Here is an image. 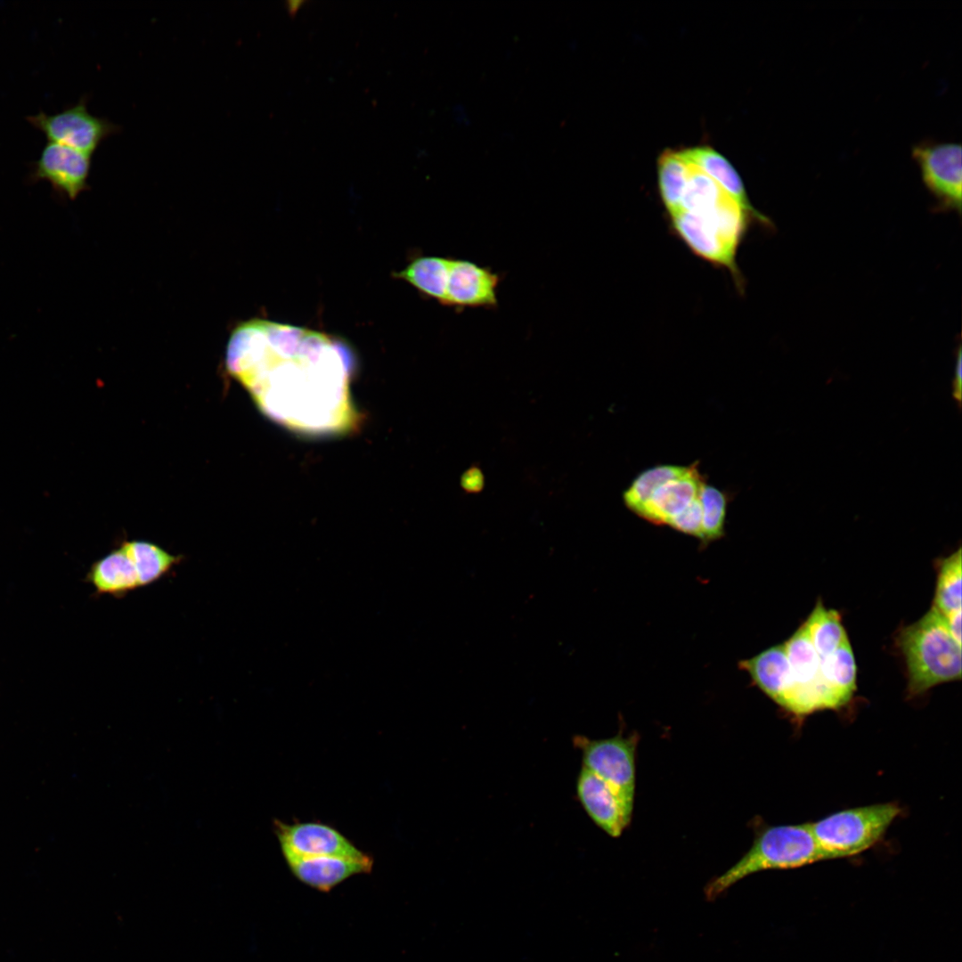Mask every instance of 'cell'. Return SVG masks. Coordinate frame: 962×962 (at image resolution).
Instances as JSON below:
<instances>
[{
	"instance_id": "obj_32",
	"label": "cell",
	"mask_w": 962,
	"mask_h": 962,
	"mask_svg": "<svg viewBox=\"0 0 962 962\" xmlns=\"http://www.w3.org/2000/svg\"><path fill=\"white\" fill-rule=\"evenodd\" d=\"M303 3V1H289L287 3L289 12L291 15H294Z\"/></svg>"
},
{
	"instance_id": "obj_4",
	"label": "cell",
	"mask_w": 962,
	"mask_h": 962,
	"mask_svg": "<svg viewBox=\"0 0 962 962\" xmlns=\"http://www.w3.org/2000/svg\"><path fill=\"white\" fill-rule=\"evenodd\" d=\"M894 803L843 810L810 823L824 860L858 855L882 839L900 814Z\"/></svg>"
},
{
	"instance_id": "obj_1",
	"label": "cell",
	"mask_w": 962,
	"mask_h": 962,
	"mask_svg": "<svg viewBox=\"0 0 962 962\" xmlns=\"http://www.w3.org/2000/svg\"><path fill=\"white\" fill-rule=\"evenodd\" d=\"M225 366L259 411L292 433L344 436L362 424L351 389L355 355L327 334L249 320L232 330Z\"/></svg>"
},
{
	"instance_id": "obj_6",
	"label": "cell",
	"mask_w": 962,
	"mask_h": 962,
	"mask_svg": "<svg viewBox=\"0 0 962 962\" xmlns=\"http://www.w3.org/2000/svg\"><path fill=\"white\" fill-rule=\"evenodd\" d=\"M637 734H617L603 739L577 735L573 742L582 752L583 767L600 778L625 800L634 803Z\"/></svg>"
},
{
	"instance_id": "obj_22",
	"label": "cell",
	"mask_w": 962,
	"mask_h": 962,
	"mask_svg": "<svg viewBox=\"0 0 962 962\" xmlns=\"http://www.w3.org/2000/svg\"><path fill=\"white\" fill-rule=\"evenodd\" d=\"M803 624L819 658L828 656L848 640L841 615L836 609L827 608L821 599H818Z\"/></svg>"
},
{
	"instance_id": "obj_29",
	"label": "cell",
	"mask_w": 962,
	"mask_h": 962,
	"mask_svg": "<svg viewBox=\"0 0 962 962\" xmlns=\"http://www.w3.org/2000/svg\"><path fill=\"white\" fill-rule=\"evenodd\" d=\"M483 481L484 479L480 470L477 469H471L463 475L461 485L464 489L470 492H476L482 488Z\"/></svg>"
},
{
	"instance_id": "obj_27",
	"label": "cell",
	"mask_w": 962,
	"mask_h": 962,
	"mask_svg": "<svg viewBox=\"0 0 962 962\" xmlns=\"http://www.w3.org/2000/svg\"><path fill=\"white\" fill-rule=\"evenodd\" d=\"M702 508V536L704 541L720 538L723 534L728 496L717 487L703 483L699 492Z\"/></svg>"
},
{
	"instance_id": "obj_28",
	"label": "cell",
	"mask_w": 962,
	"mask_h": 962,
	"mask_svg": "<svg viewBox=\"0 0 962 962\" xmlns=\"http://www.w3.org/2000/svg\"><path fill=\"white\" fill-rule=\"evenodd\" d=\"M667 525L686 534L694 535L701 539L702 508L699 495L681 513L671 518Z\"/></svg>"
},
{
	"instance_id": "obj_16",
	"label": "cell",
	"mask_w": 962,
	"mask_h": 962,
	"mask_svg": "<svg viewBox=\"0 0 962 962\" xmlns=\"http://www.w3.org/2000/svg\"><path fill=\"white\" fill-rule=\"evenodd\" d=\"M682 157L692 163L713 180L753 217L762 224L770 221L750 204L740 176L729 160L708 146H697L681 151Z\"/></svg>"
},
{
	"instance_id": "obj_2",
	"label": "cell",
	"mask_w": 962,
	"mask_h": 962,
	"mask_svg": "<svg viewBox=\"0 0 962 962\" xmlns=\"http://www.w3.org/2000/svg\"><path fill=\"white\" fill-rule=\"evenodd\" d=\"M907 671V691L920 696L939 684L960 680L961 645L951 636L945 619L931 607L919 620L902 628L896 638Z\"/></svg>"
},
{
	"instance_id": "obj_15",
	"label": "cell",
	"mask_w": 962,
	"mask_h": 962,
	"mask_svg": "<svg viewBox=\"0 0 962 962\" xmlns=\"http://www.w3.org/2000/svg\"><path fill=\"white\" fill-rule=\"evenodd\" d=\"M704 482L696 461L685 474L656 488L637 515L654 524L667 525L698 497Z\"/></svg>"
},
{
	"instance_id": "obj_17",
	"label": "cell",
	"mask_w": 962,
	"mask_h": 962,
	"mask_svg": "<svg viewBox=\"0 0 962 962\" xmlns=\"http://www.w3.org/2000/svg\"><path fill=\"white\" fill-rule=\"evenodd\" d=\"M754 683L782 706L791 686V672L784 644L773 646L741 662Z\"/></svg>"
},
{
	"instance_id": "obj_12",
	"label": "cell",
	"mask_w": 962,
	"mask_h": 962,
	"mask_svg": "<svg viewBox=\"0 0 962 962\" xmlns=\"http://www.w3.org/2000/svg\"><path fill=\"white\" fill-rule=\"evenodd\" d=\"M90 166V155L48 142L33 164L29 178L47 181L56 192L73 200L86 190Z\"/></svg>"
},
{
	"instance_id": "obj_5",
	"label": "cell",
	"mask_w": 962,
	"mask_h": 962,
	"mask_svg": "<svg viewBox=\"0 0 962 962\" xmlns=\"http://www.w3.org/2000/svg\"><path fill=\"white\" fill-rule=\"evenodd\" d=\"M791 672V686L782 708L803 719L815 712L837 710L844 705L827 684L820 659L803 624L783 642Z\"/></svg>"
},
{
	"instance_id": "obj_9",
	"label": "cell",
	"mask_w": 962,
	"mask_h": 962,
	"mask_svg": "<svg viewBox=\"0 0 962 962\" xmlns=\"http://www.w3.org/2000/svg\"><path fill=\"white\" fill-rule=\"evenodd\" d=\"M504 273L461 257L450 258L444 306L461 314L466 309H497L498 288Z\"/></svg>"
},
{
	"instance_id": "obj_25",
	"label": "cell",
	"mask_w": 962,
	"mask_h": 962,
	"mask_svg": "<svg viewBox=\"0 0 962 962\" xmlns=\"http://www.w3.org/2000/svg\"><path fill=\"white\" fill-rule=\"evenodd\" d=\"M689 466L657 465L640 473L623 494L625 506L635 514L654 491L664 483L685 474Z\"/></svg>"
},
{
	"instance_id": "obj_10",
	"label": "cell",
	"mask_w": 962,
	"mask_h": 962,
	"mask_svg": "<svg viewBox=\"0 0 962 962\" xmlns=\"http://www.w3.org/2000/svg\"><path fill=\"white\" fill-rule=\"evenodd\" d=\"M670 227L697 257L727 269L737 289L743 290V278L736 263L737 250L722 239L706 216L680 210L670 216Z\"/></svg>"
},
{
	"instance_id": "obj_14",
	"label": "cell",
	"mask_w": 962,
	"mask_h": 962,
	"mask_svg": "<svg viewBox=\"0 0 962 962\" xmlns=\"http://www.w3.org/2000/svg\"><path fill=\"white\" fill-rule=\"evenodd\" d=\"M292 874L302 883L321 892H330L346 879L359 874L370 873L373 860L336 857H303L281 849Z\"/></svg>"
},
{
	"instance_id": "obj_23",
	"label": "cell",
	"mask_w": 962,
	"mask_h": 962,
	"mask_svg": "<svg viewBox=\"0 0 962 962\" xmlns=\"http://www.w3.org/2000/svg\"><path fill=\"white\" fill-rule=\"evenodd\" d=\"M688 161L681 151H664L657 160L658 188L669 216L681 210L686 186Z\"/></svg>"
},
{
	"instance_id": "obj_26",
	"label": "cell",
	"mask_w": 962,
	"mask_h": 962,
	"mask_svg": "<svg viewBox=\"0 0 962 962\" xmlns=\"http://www.w3.org/2000/svg\"><path fill=\"white\" fill-rule=\"evenodd\" d=\"M686 186L681 210L699 213L713 208L726 194L720 185L697 167L689 162Z\"/></svg>"
},
{
	"instance_id": "obj_30",
	"label": "cell",
	"mask_w": 962,
	"mask_h": 962,
	"mask_svg": "<svg viewBox=\"0 0 962 962\" xmlns=\"http://www.w3.org/2000/svg\"><path fill=\"white\" fill-rule=\"evenodd\" d=\"M961 358H962L961 348L959 347L958 350V354H957V360H956V365H955V373H954V379H953V382H952V395H953L954 399L958 403V407H960V405H961V397H962V395H961V392H962V388H961V383H962L961 382V380H962V361H961Z\"/></svg>"
},
{
	"instance_id": "obj_7",
	"label": "cell",
	"mask_w": 962,
	"mask_h": 962,
	"mask_svg": "<svg viewBox=\"0 0 962 962\" xmlns=\"http://www.w3.org/2000/svg\"><path fill=\"white\" fill-rule=\"evenodd\" d=\"M35 128L40 130L48 142L62 144L87 155L94 151L116 126L111 122L92 115L85 99L61 112L48 115L40 111L27 117Z\"/></svg>"
},
{
	"instance_id": "obj_8",
	"label": "cell",
	"mask_w": 962,
	"mask_h": 962,
	"mask_svg": "<svg viewBox=\"0 0 962 962\" xmlns=\"http://www.w3.org/2000/svg\"><path fill=\"white\" fill-rule=\"evenodd\" d=\"M922 179L942 207L961 209V146L954 143L924 142L912 148Z\"/></svg>"
},
{
	"instance_id": "obj_24",
	"label": "cell",
	"mask_w": 962,
	"mask_h": 962,
	"mask_svg": "<svg viewBox=\"0 0 962 962\" xmlns=\"http://www.w3.org/2000/svg\"><path fill=\"white\" fill-rule=\"evenodd\" d=\"M961 548L938 562L933 606L947 616L961 609Z\"/></svg>"
},
{
	"instance_id": "obj_19",
	"label": "cell",
	"mask_w": 962,
	"mask_h": 962,
	"mask_svg": "<svg viewBox=\"0 0 962 962\" xmlns=\"http://www.w3.org/2000/svg\"><path fill=\"white\" fill-rule=\"evenodd\" d=\"M451 257L420 256L404 270L395 273L416 288L424 296L443 306L446 298Z\"/></svg>"
},
{
	"instance_id": "obj_21",
	"label": "cell",
	"mask_w": 962,
	"mask_h": 962,
	"mask_svg": "<svg viewBox=\"0 0 962 962\" xmlns=\"http://www.w3.org/2000/svg\"><path fill=\"white\" fill-rule=\"evenodd\" d=\"M824 680L844 706L856 691L857 666L849 639L834 652L819 658Z\"/></svg>"
},
{
	"instance_id": "obj_11",
	"label": "cell",
	"mask_w": 962,
	"mask_h": 962,
	"mask_svg": "<svg viewBox=\"0 0 962 962\" xmlns=\"http://www.w3.org/2000/svg\"><path fill=\"white\" fill-rule=\"evenodd\" d=\"M273 828L281 849L299 856L363 859L368 855L339 831L323 823L286 824L276 819Z\"/></svg>"
},
{
	"instance_id": "obj_18",
	"label": "cell",
	"mask_w": 962,
	"mask_h": 962,
	"mask_svg": "<svg viewBox=\"0 0 962 962\" xmlns=\"http://www.w3.org/2000/svg\"><path fill=\"white\" fill-rule=\"evenodd\" d=\"M88 579L98 593L117 599L140 588L136 570L121 546L94 562Z\"/></svg>"
},
{
	"instance_id": "obj_13",
	"label": "cell",
	"mask_w": 962,
	"mask_h": 962,
	"mask_svg": "<svg viewBox=\"0 0 962 962\" xmlns=\"http://www.w3.org/2000/svg\"><path fill=\"white\" fill-rule=\"evenodd\" d=\"M576 793L587 814L608 836L618 837L629 826L634 803L583 767L577 778Z\"/></svg>"
},
{
	"instance_id": "obj_31",
	"label": "cell",
	"mask_w": 962,
	"mask_h": 962,
	"mask_svg": "<svg viewBox=\"0 0 962 962\" xmlns=\"http://www.w3.org/2000/svg\"><path fill=\"white\" fill-rule=\"evenodd\" d=\"M954 640L961 645V609L943 616Z\"/></svg>"
},
{
	"instance_id": "obj_3",
	"label": "cell",
	"mask_w": 962,
	"mask_h": 962,
	"mask_svg": "<svg viewBox=\"0 0 962 962\" xmlns=\"http://www.w3.org/2000/svg\"><path fill=\"white\" fill-rule=\"evenodd\" d=\"M824 860L810 823L764 828L746 853L731 868L710 881L705 893L714 900L744 877L767 869H789Z\"/></svg>"
},
{
	"instance_id": "obj_20",
	"label": "cell",
	"mask_w": 962,
	"mask_h": 962,
	"mask_svg": "<svg viewBox=\"0 0 962 962\" xmlns=\"http://www.w3.org/2000/svg\"><path fill=\"white\" fill-rule=\"evenodd\" d=\"M132 561L139 585H151L168 575L183 559L147 541H126L120 545Z\"/></svg>"
}]
</instances>
